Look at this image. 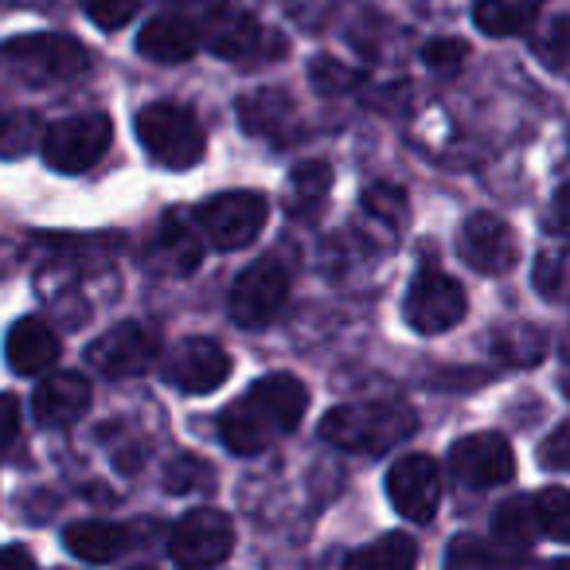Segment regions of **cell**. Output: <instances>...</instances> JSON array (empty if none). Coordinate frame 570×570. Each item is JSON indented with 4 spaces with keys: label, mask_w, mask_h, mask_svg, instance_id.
<instances>
[{
    "label": "cell",
    "mask_w": 570,
    "mask_h": 570,
    "mask_svg": "<svg viewBox=\"0 0 570 570\" xmlns=\"http://www.w3.org/2000/svg\"><path fill=\"white\" fill-rule=\"evenodd\" d=\"M309 406V391L297 375H262L246 395H238L227 411L219 414V438L238 458L269 450L282 434L297 430Z\"/></svg>",
    "instance_id": "6da1fadb"
},
{
    "label": "cell",
    "mask_w": 570,
    "mask_h": 570,
    "mask_svg": "<svg viewBox=\"0 0 570 570\" xmlns=\"http://www.w3.org/2000/svg\"><path fill=\"white\" fill-rule=\"evenodd\" d=\"M419 430L411 406L403 403H348L336 406L321 422V438L352 453H383L403 445Z\"/></svg>",
    "instance_id": "7a4b0ae2"
},
{
    "label": "cell",
    "mask_w": 570,
    "mask_h": 570,
    "mask_svg": "<svg viewBox=\"0 0 570 570\" xmlns=\"http://www.w3.org/2000/svg\"><path fill=\"white\" fill-rule=\"evenodd\" d=\"M0 67L28 87H56V82L79 79L90 67V56L79 40L56 32L17 36L0 43Z\"/></svg>",
    "instance_id": "3957f363"
},
{
    "label": "cell",
    "mask_w": 570,
    "mask_h": 570,
    "mask_svg": "<svg viewBox=\"0 0 570 570\" xmlns=\"http://www.w3.org/2000/svg\"><path fill=\"white\" fill-rule=\"evenodd\" d=\"M137 141L160 168H191L204 160V126L191 110L176 102H153L137 114Z\"/></svg>",
    "instance_id": "277c9868"
},
{
    "label": "cell",
    "mask_w": 570,
    "mask_h": 570,
    "mask_svg": "<svg viewBox=\"0 0 570 570\" xmlns=\"http://www.w3.org/2000/svg\"><path fill=\"white\" fill-rule=\"evenodd\" d=\"M269 204L262 191H219L196 212L199 230L215 250H243L266 227Z\"/></svg>",
    "instance_id": "5b68a950"
},
{
    "label": "cell",
    "mask_w": 570,
    "mask_h": 570,
    "mask_svg": "<svg viewBox=\"0 0 570 570\" xmlns=\"http://www.w3.org/2000/svg\"><path fill=\"white\" fill-rule=\"evenodd\" d=\"M289 302V269L285 262H277L274 254L254 266H246L235 277L227 297V313L235 325L243 328H262L282 313V305Z\"/></svg>",
    "instance_id": "8992f818"
},
{
    "label": "cell",
    "mask_w": 570,
    "mask_h": 570,
    "mask_svg": "<svg viewBox=\"0 0 570 570\" xmlns=\"http://www.w3.org/2000/svg\"><path fill=\"white\" fill-rule=\"evenodd\" d=\"M114 141V126L106 114H75L56 126H48L40 149L56 173H87L106 157Z\"/></svg>",
    "instance_id": "52a82bcc"
},
{
    "label": "cell",
    "mask_w": 570,
    "mask_h": 570,
    "mask_svg": "<svg viewBox=\"0 0 570 570\" xmlns=\"http://www.w3.org/2000/svg\"><path fill=\"white\" fill-rule=\"evenodd\" d=\"M90 367L106 380H129L157 367L160 360V333L141 321H121L110 333H102L87 352Z\"/></svg>",
    "instance_id": "ba28073f"
},
{
    "label": "cell",
    "mask_w": 570,
    "mask_h": 570,
    "mask_svg": "<svg viewBox=\"0 0 570 570\" xmlns=\"http://www.w3.org/2000/svg\"><path fill=\"white\" fill-rule=\"evenodd\" d=\"M199 43L212 48L215 56L235 59V63H246V59L262 63V59L282 56V48H285L269 28H262L258 20L230 9V4H219V9L207 12V20L199 24Z\"/></svg>",
    "instance_id": "9c48e42d"
},
{
    "label": "cell",
    "mask_w": 570,
    "mask_h": 570,
    "mask_svg": "<svg viewBox=\"0 0 570 570\" xmlns=\"http://www.w3.org/2000/svg\"><path fill=\"white\" fill-rule=\"evenodd\" d=\"M173 559L184 570L219 567L235 547V523L219 508H191L173 528Z\"/></svg>",
    "instance_id": "30bf717a"
},
{
    "label": "cell",
    "mask_w": 570,
    "mask_h": 570,
    "mask_svg": "<svg viewBox=\"0 0 570 570\" xmlns=\"http://www.w3.org/2000/svg\"><path fill=\"white\" fill-rule=\"evenodd\" d=\"M465 309H469V302H465L461 282H453L442 269H426V274L414 277L403 302L406 325L422 336H438V333H445V328H453L465 317Z\"/></svg>",
    "instance_id": "8fae6325"
},
{
    "label": "cell",
    "mask_w": 570,
    "mask_h": 570,
    "mask_svg": "<svg viewBox=\"0 0 570 570\" xmlns=\"http://www.w3.org/2000/svg\"><path fill=\"white\" fill-rule=\"evenodd\" d=\"M387 497L399 515L411 523H430L442 504V469L426 453H406L391 465L387 473Z\"/></svg>",
    "instance_id": "7c38bea8"
},
{
    "label": "cell",
    "mask_w": 570,
    "mask_h": 570,
    "mask_svg": "<svg viewBox=\"0 0 570 570\" xmlns=\"http://www.w3.org/2000/svg\"><path fill=\"white\" fill-rule=\"evenodd\" d=\"M458 254L484 277H500L520 258V238L500 215H473L458 235Z\"/></svg>",
    "instance_id": "4fadbf2b"
},
{
    "label": "cell",
    "mask_w": 570,
    "mask_h": 570,
    "mask_svg": "<svg viewBox=\"0 0 570 570\" xmlns=\"http://www.w3.org/2000/svg\"><path fill=\"white\" fill-rule=\"evenodd\" d=\"M450 469L465 489H497L512 481L515 458L504 434H469L450 450Z\"/></svg>",
    "instance_id": "5bb4252c"
},
{
    "label": "cell",
    "mask_w": 570,
    "mask_h": 570,
    "mask_svg": "<svg viewBox=\"0 0 570 570\" xmlns=\"http://www.w3.org/2000/svg\"><path fill=\"white\" fill-rule=\"evenodd\" d=\"M230 375V356L207 336H191L173 348L165 360V380L184 395H207V391L223 387Z\"/></svg>",
    "instance_id": "9a60e30c"
},
{
    "label": "cell",
    "mask_w": 570,
    "mask_h": 570,
    "mask_svg": "<svg viewBox=\"0 0 570 570\" xmlns=\"http://www.w3.org/2000/svg\"><path fill=\"white\" fill-rule=\"evenodd\" d=\"M204 258V230L188 212H168L149 243V269L165 277H184Z\"/></svg>",
    "instance_id": "2e32d148"
},
{
    "label": "cell",
    "mask_w": 570,
    "mask_h": 570,
    "mask_svg": "<svg viewBox=\"0 0 570 570\" xmlns=\"http://www.w3.org/2000/svg\"><path fill=\"white\" fill-rule=\"evenodd\" d=\"M238 121L246 134L266 137L274 145H294L302 137V114H297L294 98L282 90H254L238 102Z\"/></svg>",
    "instance_id": "e0dca14e"
},
{
    "label": "cell",
    "mask_w": 570,
    "mask_h": 570,
    "mask_svg": "<svg viewBox=\"0 0 570 570\" xmlns=\"http://www.w3.org/2000/svg\"><path fill=\"white\" fill-rule=\"evenodd\" d=\"M90 406V383L82 380L79 372H56V375H43L40 387L32 395V414L40 426H71L87 414Z\"/></svg>",
    "instance_id": "ac0fdd59"
},
{
    "label": "cell",
    "mask_w": 570,
    "mask_h": 570,
    "mask_svg": "<svg viewBox=\"0 0 570 570\" xmlns=\"http://www.w3.org/2000/svg\"><path fill=\"white\" fill-rule=\"evenodd\" d=\"M4 356L17 375H43L56 367L59 360V336L48 321L40 317H20L9 328V341H4Z\"/></svg>",
    "instance_id": "d6986e66"
},
{
    "label": "cell",
    "mask_w": 570,
    "mask_h": 570,
    "mask_svg": "<svg viewBox=\"0 0 570 570\" xmlns=\"http://www.w3.org/2000/svg\"><path fill=\"white\" fill-rule=\"evenodd\" d=\"M137 51L153 63H188L199 51V28L184 17H157L141 28Z\"/></svg>",
    "instance_id": "ffe728a7"
},
{
    "label": "cell",
    "mask_w": 570,
    "mask_h": 570,
    "mask_svg": "<svg viewBox=\"0 0 570 570\" xmlns=\"http://www.w3.org/2000/svg\"><path fill=\"white\" fill-rule=\"evenodd\" d=\"M63 543L71 554H79L82 562H114L129 551L134 535L118 523H102V520H82V523H71L63 531Z\"/></svg>",
    "instance_id": "44dd1931"
},
{
    "label": "cell",
    "mask_w": 570,
    "mask_h": 570,
    "mask_svg": "<svg viewBox=\"0 0 570 570\" xmlns=\"http://www.w3.org/2000/svg\"><path fill=\"white\" fill-rule=\"evenodd\" d=\"M543 0H476L473 20L484 36H523L539 20Z\"/></svg>",
    "instance_id": "7402d4cb"
},
{
    "label": "cell",
    "mask_w": 570,
    "mask_h": 570,
    "mask_svg": "<svg viewBox=\"0 0 570 570\" xmlns=\"http://www.w3.org/2000/svg\"><path fill=\"white\" fill-rule=\"evenodd\" d=\"M419 567V543L403 531L375 539L344 559V570H414Z\"/></svg>",
    "instance_id": "603a6c76"
},
{
    "label": "cell",
    "mask_w": 570,
    "mask_h": 570,
    "mask_svg": "<svg viewBox=\"0 0 570 570\" xmlns=\"http://www.w3.org/2000/svg\"><path fill=\"white\" fill-rule=\"evenodd\" d=\"M492 531H497V543L508 547V551L523 554L531 543H535L543 531H539V512H535V497H512L497 508V520H492Z\"/></svg>",
    "instance_id": "cb8c5ba5"
},
{
    "label": "cell",
    "mask_w": 570,
    "mask_h": 570,
    "mask_svg": "<svg viewBox=\"0 0 570 570\" xmlns=\"http://www.w3.org/2000/svg\"><path fill=\"white\" fill-rule=\"evenodd\" d=\"M328 191H333V168L325 160H305L289 176V215L294 219H313L325 207Z\"/></svg>",
    "instance_id": "d4e9b609"
},
{
    "label": "cell",
    "mask_w": 570,
    "mask_h": 570,
    "mask_svg": "<svg viewBox=\"0 0 570 570\" xmlns=\"http://www.w3.org/2000/svg\"><path fill=\"white\" fill-rule=\"evenodd\" d=\"M445 570H523L515 551L500 543H484L476 535H458L445 551Z\"/></svg>",
    "instance_id": "484cf974"
},
{
    "label": "cell",
    "mask_w": 570,
    "mask_h": 570,
    "mask_svg": "<svg viewBox=\"0 0 570 570\" xmlns=\"http://www.w3.org/2000/svg\"><path fill=\"white\" fill-rule=\"evenodd\" d=\"M531 282H535V289L547 302H554V305L570 302V246L539 254L535 269H531Z\"/></svg>",
    "instance_id": "4316f807"
},
{
    "label": "cell",
    "mask_w": 570,
    "mask_h": 570,
    "mask_svg": "<svg viewBox=\"0 0 570 570\" xmlns=\"http://www.w3.org/2000/svg\"><path fill=\"white\" fill-rule=\"evenodd\" d=\"M535 59L559 79H570V17H554L531 43Z\"/></svg>",
    "instance_id": "83f0119b"
},
{
    "label": "cell",
    "mask_w": 570,
    "mask_h": 570,
    "mask_svg": "<svg viewBox=\"0 0 570 570\" xmlns=\"http://www.w3.org/2000/svg\"><path fill=\"white\" fill-rule=\"evenodd\" d=\"M492 348H497V356L508 360V364L528 367V364H539V360H543L547 341L535 333V328H528V325H508L504 333L492 341Z\"/></svg>",
    "instance_id": "f1b7e54d"
},
{
    "label": "cell",
    "mask_w": 570,
    "mask_h": 570,
    "mask_svg": "<svg viewBox=\"0 0 570 570\" xmlns=\"http://www.w3.org/2000/svg\"><path fill=\"white\" fill-rule=\"evenodd\" d=\"M539 531L559 543H570V489H543L535 497Z\"/></svg>",
    "instance_id": "f546056e"
},
{
    "label": "cell",
    "mask_w": 570,
    "mask_h": 570,
    "mask_svg": "<svg viewBox=\"0 0 570 570\" xmlns=\"http://www.w3.org/2000/svg\"><path fill=\"white\" fill-rule=\"evenodd\" d=\"M36 145V118L12 106H0V157H20Z\"/></svg>",
    "instance_id": "4dcf8cb0"
},
{
    "label": "cell",
    "mask_w": 570,
    "mask_h": 570,
    "mask_svg": "<svg viewBox=\"0 0 570 570\" xmlns=\"http://www.w3.org/2000/svg\"><path fill=\"white\" fill-rule=\"evenodd\" d=\"M165 489L173 492V497H188V492L212 489V465L184 453V458H176L173 465L165 469Z\"/></svg>",
    "instance_id": "1f68e13d"
},
{
    "label": "cell",
    "mask_w": 570,
    "mask_h": 570,
    "mask_svg": "<svg viewBox=\"0 0 570 570\" xmlns=\"http://www.w3.org/2000/svg\"><path fill=\"white\" fill-rule=\"evenodd\" d=\"M364 207L367 215H375L380 223H403L406 219V191L395 188V184H372V188L364 191Z\"/></svg>",
    "instance_id": "d6a6232c"
},
{
    "label": "cell",
    "mask_w": 570,
    "mask_h": 570,
    "mask_svg": "<svg viewBox=\"0 0 570 570\" xmlns=\"http://www.w3.org/2000/svg\"><path fill=\"white\" fill-rule=\"evenodd\" d=\"M309 79H313V87H317L321 95H348V90L360 82V75L352 71V67H344L341 59L321 56L317 63L309 67Z\"/></svg>",
    "instance_id": "836d02e7"
},
{
    "label": "cell",
    "mask_w": 570,
    "mask_h": 570,
    "mask_svg": "<svg viewBox=\"0 0 570 570\" xmlns=\"http://www.w3.org/2000/svg\"><path fill=\"white\" fill-rule=\"evenodd\" d=\"M137 4L141 0H82V12L98 28H106V32H118V28H126L137 17Z\"/></svg>",
    "instance_id": "e575fe53"
},
{
    "label": "cell",
    "mask_w": 570,
    "mask_h": 570,
    "mask_svg": "<svg viewBox=\"0 0 570 570\" xmlns=\"http://www.w3.org/2000/svg\"><path fill=\"white\" fill-rule=\"evenodd\" d=\"M422 59H426L430 71L458 75L469 59V43L465 40H430L426 48H422Z\"/></svg>",
    "instance_id": "d590c367"
},
{
    "label": "cell",
    "mask_w": 570,
    "mask_h": 570,
    "mask_svg": "<svg viewBox=\"0 0 570 570\" xmlns=\"http://www.w3.org/2000/svg\"><path fill=\"white\" fill-rule=\"evenodd\" d=\"M539 465L551 473H570V422H559L539 445Z\"/></svg>",
    "instance_id": "8d00e7d4"
},
{
    "label": "cell",
    "mask_w": 570,
    "mask_h": 570,
    "mask_svg": "<svg viewBox=\"0 0 570 570\" xmlns=\"http://www.w3.org/2000/svg\"><path fill=\"white\" fill-rule=\"evenodd\" d=\"M547 230H554V235L570 238V180L562 184L559 191H554L551 212H547Z\"/></svg>",
    "instance_id": "74e56055"
},
{
    "label": "cell",
    "mask_w": 570,
    "mask_h": 570,
    "mask_svg": "<svg viewBox=\"0 0 570 570\" xmlns=\"http://www.w3.org/2000/svg\"><path fill=\"white\" fill-rule=\"evenodd\" d=\"M20 430V403L12 395H0V445H9Z\"/></svg>",
    "instance_id": "f35d334b"
},
{
    "label": "cell",
    "mask_w": 570,
    "mask_h": 570,
    "mask_svg": "<svg viewBox=\"0 0 570 570\" xmlns=\"http://www.w3.org/2000/svg\"><path fill=\"white\" fill-rule=\"evenodd\" d=\"M0 570H40L24 547H0Z\"/></svg>",
    "instance_id": "ab89813d"
},
{
    "label": "cell",
    "mask_w": 570,
    "mask_h": 570,
    "mask_svg": "<svg viewBox=\"0 0 570 570\" xmlns=\"http://www.w3.org/2000/svg\"><path fill=\"white\" fill-rule=\"evenodd\" d=\"M547 570H570V559H559V562H551Z\"/></svg>",
    "instance_id": "60d3db41"
},
{
    "label": "cell",
    "mask_w": 570,
    "mask_h": 570,
    "mask_svg": "<svg viewBox=\"0 0 570 570\" xmlns=\"http://www.w3.org/2000/svg\"><path fill=\"white\" fill-rule=\"evenodd\" d=\"M567 348H570V341H567Z\"/></svg>",
    "instance_id": "b9f144b4"
},
{
    "label": "cell",
    "mask_w": 570,
    "mask_h": 570,
    "mask_svg": "<svg viewBox=\"0 0 570 570\" xmlns=\"http://www.w3.org/2000/svg\"><path fill=\"white\" fill-rule=\"evenodd\" d=\"M141 570H145V567H141Z\"/></svg>",
    "instance_id": "7bdbcfd3"
}]
</instances>
